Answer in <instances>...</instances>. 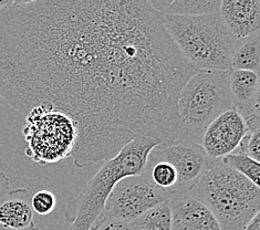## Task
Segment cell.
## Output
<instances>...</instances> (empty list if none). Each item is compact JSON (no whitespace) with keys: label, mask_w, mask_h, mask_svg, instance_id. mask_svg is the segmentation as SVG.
I'll return each mask as SVG.
<instances>
[{"label":"cell","mask_w":260,"mask_h":230,"mask_svg":"<svg viewBox=\"0 0 260 230\" xmlns=\"http://www.w3.org/2000/svg\"><path fill=\"white\" fill-rule=\"evenodd\" d=\"M196 70L148 0H18L0 11V97L76 121L79 169L138 138L176 140L177 97Z\"/></svg>","instance_id":"6da1fadb"},{"label":"cell","mask_w":260,"mask_h":230,"mask_svg":"<svg viewBox=\"0 0 260 230\" xmlns=\"http://www.w3.org/2000/svg\"><path fill=\"white\" fill-rule=\"evenodd\" d=\"M159 143L150 138L134 139L114 157L104 160L80 194L68 203L63 214L66 221L70 222L68 230H90L103 215L115 185L123 178L142 175L148 154Z\"/></svg>","instance_id":"7a4b0ae2"},{"label":"cell","mask_w":260,"mask_h":230,"mask_svg":"<svg viewBox=\"0 0 260 230\" xmlns=\"http://www.w3.org/2000/svg\"><path fill=\"white\" fill-rule=\"evenodd\" d=\"M189 195L212 211L220 230H244L260 213V189L220 159L212 160Z\"/></svg>","instance_id":"3957f363"},{"label":"cell","mask_w":260,"mask_h":230,"mask_svg":"<svg viewBox=\"0 0 260 230\" xmlns=\"http://www.w3.org/2000/svg\"><path fill=\"white\" fill-rule=\"evenodd\" d=\"M164 26L196 71H232V53L237 38L219 12L198 17L164 14Z\"/></svg>","instance_id":"277c9868"},{"label":"cell","mask_w":260,"mask_h":230,"mask_svg":"<svg viewBox=\"0 0 260 230\" xmlns=\"http://www.w3.org/2000/svg\"><path fill=\"white\" fill-rule=\"evenodd\" d=\"M231 71H196L177 97L178 142L201 145L210 123L226 111L234 109L231 89Z\"/></svg>","instance_id":"5b68a950"},{"label":"cell","mask_w":260,"mask_h":230,"mask_svg":"<svg viewBox=\"0 0 260 230\" xmlns=\"http://www.w3.org/2000/svg\"><path fill=\"white\" fill-rule=\"evenodd\" d=\"M22 132L27 142L26 156L39 165L71 157L78 140L76 121L49 104H40L28 112Z\"/></svg>","instance_id":"8992f818"},{"label":"cell","mask_w":260,"mask_h":230,"mask_svg":"<svg viewBox=\"0 0 260 230\" xmlns=\"http://www.w3.org/2000/svg\"><path fill=\"white\" fill-rule=\"evenodd\" d=\"M170 197L142 176L123 178L115 185L105 204L103 215L131 222L156 205L169 203Z\"/></svg>","instance_id":"52a82bcc"},{"label":"cell","mask_w":260,"mask_h":230,"mask_svg":"<svg viewBox=\"0 0 260 230\" xmlns=\"http://www.w3.org/2000/svg\"><path fill=\"white\" fill-rule=\"evenodd\" d=\"M148 156L165 160L174 169L177 182L172 197L188 194L200 182L213 160L201 145L178 141L159 143Z\"/></svg>","instance_id":"ba28073f"},{"label":"cell","mask_w":260,"mask_h":230,"mask_svg":"<svg viewBox=\"0 0 260 230\" xmlns=\"http://www.w3.org/2000/svg\"><path fill=\"white\" fill-rule=\"evenodd\" d=\"M247 133L243 117L232 109L210 123L203 135L201 146L210 159H221L235 151Z\"/></svg>","instance_id":"9c48e42d"},{"label":"cell","mask_w":260,"mask_h":230,"mask_svg":"<svg viewBox=\"0 0 260 230\" xmlns=\"http://www.w3.org/2000/svg\"><path fill=\"white\" fill-rule=\"evenodd\" d=\"M169 206L172 230H220L212 211L189 194L172 197Z\"/></svg>","instance_id":"30bf717a"},{"label":"cell","mask_w":260,"mask_h":230,"mask_svg":"<svg viewBox=\"0 0 260 230\" xmlns=\"http://www.w3.org/2000/svg\"><path fill=\"white\" fill-rule=\"evenodd\" d=\"M219 14L237 39L260 29V0H221Z\"/></svg>","instance_id":"8fae6325"},{"label":"cell","mask_w":260,"mask_h":230,"mask_svg":"<svg viewBox=\"0 0 260 230\" xmlns=\"http://www.w3.org/2000/svg\"><path fill=\"white\" fill-rule=\"evenodd\" d=\"M0 225L11 230H26L35 227L34 210L27 188L11 189L0 201Z\"/></svg>","instance_id":"7c38bea8"},{"label":"cell","mask_w":260,"mask_h":230,"mask_svg":"<svg viewBox=\"0 0 260 230\" xmlns=\"http://www.w3.org/2000/svg\"><path fill=\"white\" fill-rule=\"evenodd\" d=\"M229 89L234 109L243 119L253 111L260 110L259 74L232 70L229 72Z\"/></svg>","instance_id":"4fadbf2b"},{"label":"cell","mask_w":260,"mask_h":230,"mask_svg":"<svg viewBox=\"0 0 260 230\" xmlns=\"http://www.w3.org/2000/svg\"><path fill=\"white\" fill-rule=\"evenodd\" d=\"M232 70L260 71V32L237 39L232 53Z\"/></svg>","instance_id":"5bb4252c"},{"label":"cell","mask_w":260,"mask_h":230,"mask_svg":"<svg viewBox=\"0 0 260 230\" xmlns=\"http://www.w3.org/2000/svg\"><path fill=\"white\" fill-rule=\"evenodd\" d=\"M129 223L133 230H172V215L169 203L156 205Z\"/></svg>","instance_id":"9a60e30c"},{"label":"cell","mask_w":260,"mask_h":230,"mask_svg":"<svg viewBox=\"0 0 260 230\" xmlns=\"http://www.w3.org/2000/svg\"><path fill=\"white\" fill-rule=\"evenodd\" d=\"M221 0H174L171 2L164 14L198 17L219 12Z\"/></svg>","instance_id":"2e32d148"},{"label":"cell","mask_w":260,"mask_h":230,"mask_svg":"<svg viewBox=\"0 0 260 230\" xmlns=\"http://www.w3.org/2000/svg\"><path fill=\"white\" fill-rule=\"evenodd\" d=\"M222 164L228 166L229 169L234 170L241 174L250 182L259 187V177H260V165L258 161H255L248 156L244 155H233L229 154L227 156L220 159Z\"/></svg>","instance_id":"e0dca14e"},{"label":"cell","mask_w":260,"mask_h":230,"mask_svg":"<svg viewBox=\"0 0 260 230\" xmlns=\"http://www.w3.org/2000/svg\"><path fill=\"white\" fill-rule=\"evenodd\" d=\"M57 197L50 190H39L37 191L36 194L32 196L31 202V208L38 215L46 216L51 214L52 211L57 207Z\"/></svg>","instance_id":"ac0fdd59"},{"label":"cell","mask_w":260,"mask_h":230,"mask_svg":"<svg viewBox=\"0 0 260 230\" xmlns=\"http://www.w3.org/2000/svg\"><path fill=\"white\" fill-rule=\"evenodd\" d=\"M90 230H133L131 223L120 220V219H114V218H109L107 216H100L94 225L91 227Z\"/></svg>","instance_id":"d6986e66"},{"label":"cell","mask_w":260,"mask_h":230,"mask_svg":"<svg viewBox=\"0 0 260 230\" xmlns=\"http://www.w3.org/2000/svg\"><path fill=\"white\" fill-rule=\"evenodd\" d=\"M247 156L250 157L255 161L260 159V130L253 132L248 141V146H247Z\"/></svg>","instance_id":"ffe728a7"},{"label":"cell","mask_w":260,"mask_h":230,"mask_svg":"<svg viewBox=\"0 0 260 230\" xmlns=\"http://www.w3.org/2000/svg\"><path fill=\"white\" fill-rule=\"evenodd\" d=\"M9 186H10V182H9L8 176L6 175L4 172H0V201H2L3 198L8 194V191L10 190Z\"/></svg>","instance_id":"44dd1931"},{"label":"cell","mask_w":260,"mask_h":230,"mask_svg":"<svg viewBox=\"0 0 260 230\" xmlns=\"http://www.w3.org/2000/svg\"><path fill=\"white\" fill-rule=\"evenodd\" d=\"M244 230H260V213H258L253 218L247 223Z\"/></svg>","instance_id":"7402d4cb"},{"label":"cell","mask_w":260,"mask_h":230,"mask_svg":"<svg viewBox=\"0 0 260 230\" xmlns=\"http://www.w3.org/2000/svg\"><path fill=\"white\" fill-rule=\"evenodd\" d=\"M14 4V2H0V11H2L4 8L8 7V6H11Z\"/></svg>","instance_id":"603a6c76"},{"label":"cell","mask_w":260,"mask_h":230,"mask_svg":"<svg viewBox=\"0 0 260 230\" xmlns=\"http://www.w3.org/2000/svg\"><path fill=\"white\" fill-rule=\"evenodd\" d=\"M26 230H41V229H38V228H36V227H34V228H30V229H26Z\"/></svg>","instance_id":"cb8c5ba5"}]
</instances>
